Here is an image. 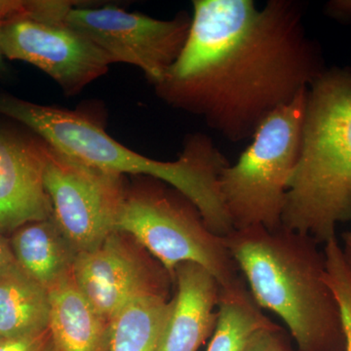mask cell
Masks as SVG:
<instances>
[{"label":"cell","mask_w":351,"mask_h":351,"mask_svg":"<svg viewBox=\"0 0 351 351\" xmlns=\"http://www.w3.org/2000/svg\"><path fill=\"white\" fill-rule=\"evenodd\" d=\"M49 293L19 265L0 278V336L18 338L45 331L49 325Z\"/></svg>","instance_id":"2e32d148"},{"label":"cell","mask_w":351,"mask_h":351,"mask_svg":"<svg viewBox=\"0 0 351 351\" xmlns=\"http://www.w3.org/2000/svg\"><path fill=\"white\" fill-rule=\"evenodd\" d=\"M0 351H55L49 329L18 338L2 339Z\"/></svg>","instance_id":"d6986e66"},{"label":"cell","mask_w":351,"mask_h":351,"mask_svg":"<svg viewBox=\"0 0 351 351\" xmlns=\"http://www.w3.org/2000/svg\"><path fill=\"white\" fill-rule=\"evenodd\" d=\"M0 114L24 124L51 147L97 169L166 182L197 207L215 234L226 237L233 232L219 186V176L230 163L208 136L189 137L177 160L159 161L127 149L82 112L0 94Z\"/></svg>","instance_id":"3957f363"},{"label":"cell","mask_w":351,"mask_h":351,"mask_svg":"<svg viewBox=\"0 0 351 351\" xmlns=\"http://www.w3.org/2000/svg\"><path fill=\"white\" fill-rule=\"evenodd\" d=\"M346 221H351V69L334 66L307 91L282 226L325 244Z\"/></svg>","instance_id":"277c9868"},{"label":"cell","mask_w":351,"mask_h":351,"mask_svg":"<svg viewBox=\"0 0 351 351\" xmlns=\"http://www.w3.org/2000/svg\"><path fill=\"white\" fill-rule=\"evenodd\" d=\"M64 23L98 46L112 64H133L156 85L181 54L191 17L182 12L172 20H157L117 6L76 5Z\"/></svg>","instance_id":"ba28073f"},{"label":"cell","mask_w":351,"mask_h":351,"mask_svg":"<svg viewBox=\"0 0 351 351\" xmlns=\"http://www.w3.org/2000/svg\"><path fill=\"white\" fill-rule=\"evenodd\" d=\"M226 247L261 308L284 321L298 351H346L338 300L326 281V256L313 237L281 226L233 230Z\"/></svg>","instance_id":"7a4b0ae2"},{"label":"cell","mask_w":351,"mask_h":351,"mask_svg":"<svg viewBox=\"0 0 351 351\" xmlns=\"http://www.w3.org/2000/svg\"><path fill=\"white\" fill-rule=\"evenodd\" d=\"M39 143L55 223L77 254L93 250L117 232L127 191L124 176L75 160L40 138Z\"/></svg>","instance_id":"52a82bcc"},{"label":"cell","mask_w":351,"mask_h":351,"mask_svg":"<svg viewBox=\"0 0 351 351\" xmlns=\"http://www.w3.org/2000/svg\"><path fill=\"white\" fill-rule=\"evenodd\" d=\"M174 285L163 351H197L216 328L221 286L211 272L195 263L176 267Z\"/></svg>","instance_id":"7c38bea8"},{"label":"cell","mask_w":351,"mask_h":351,"mask_svg":"<svg viewBox=\"0 0 351 351\" xmlns=\"http://www.w3.org/2000/svg\"><path fill=\"white\" fill-rule=\"evenodd\" d=\"M127 189L117 232L127 233L165 267L174 280L182 263H195L211 272L221 287L242 278L225 237L208 228L197 207L160 180L140 176Z\"/></svg>","instance_id":"5b68a950"},{"label":"cell","mask_w":351,"mask_h":351,"mask_svg":"<svg viewBox=\"0 0 351 351\" xmlns=\"http://www.w3.org/2000/svg\"><path fill=\"white\" fill-rule=\"evenodd\" d=\"M51 218L39 138H23L0 127V233L13 234L27 223Z\"/></svg>","instance_id":"8fae6325"},{"label":"cell","mask_w":351,"mask_h":351,"mask_svg":"<svg viewBox=\"0 0 351 351\" xmlns=\"http://www.w3.org/2000/svg\"><path fill=\"white\" fill-rule=\"evenodd\" d=\"M246 351H298L291 343L287 332L279 325L263 328L252 338Z\"/></svg>","instance_id":"ac0fdd59"},{"label":"cell","mask_w":351,"mask_h":351,"mask_svg":"<svg viewBox=\"0 0 351 351\" xmlns=\"http://www.w3.org/2000/svg\"><path fill=\"white\" fill-rule=\"evenodd\" d=\"M1 339H2V337H1V336H0V341H1Z\"/></svg>","instance_id":"603a6c76"},{"label":"cell","mask_w":351,"mask_h":351,"mask_svg":"<svg viewBox=\"0 0 351 351\" xmlns=\"http://www.w3.org/2000/svg\"><path fill=\"white\" fill-rule=\"evenodd\" d=\"M181 54L157 82L171 107L203 119L230 142L252 137L267 115L323 73L320 46L304 27V4L195 0Z\"/></svg>","instance_id":"6da1fadb"},{"label":"cell","mask_w":351,"mask_h":351,"mask_svg":"<svg viewBox=\"0 0 351 351\" xmlns=\"http://www.w3.org/2000/svg\"><path fill=\"white\" fill-rule=\"evenodd\" d=\"M73 277L108 322L131 300L175 286L165 267L133 237L121 232H112L93 250L78 253Z\"/></svg>","instance_id":"9c48e42d"},{"label":"cell","mask_w":351,"mask_h":351,"mask_svg":"<svg viewBox=\"0 0 351 351\" xmlns=\"http://www.w3.org/2000/svg\"><path fill=\"white\" fill-rule=\"evenodd\" d=\"M10 243L0 233V278L17 267Z\"/></svg>","instance_id":"ffe728a7"},{"label":"cell","mask_w":351,"mask_h":351,"mask_svg":"<svg viewBox=\"0 0 351 351\" xmlns=\"http://www.w3.org/2000/svg\"><path fill=\"white\" fill-rule=\"evenodd\" d=\"M48 293V329L55 351H108L110 322L82 294L73 274Z\"/></svg>","instance_id":"4fadbf2b"},{"label":"cell","mask_w":351,"mask_h":351,"mask_svg":"<svg viewBox=\"0 0 351 351\" xmlns=\"http://www.w3.org/2000/svg\"><path fill=\"white\" fill-rule=\"evenodd\" d=\"M341 239H343V245H341V255H343L346 269L351 279V230L343 233Z\"/></svg>","instance_id":"44dd1931"},{"label":"cell","mask_w":351,"mask_h":351,"mask_svg":"<svg viewBox=\"0 0 351 351\" xmlns=\"http://www.w3.org/2000/svg\"><path fill=\"white\" fill-rule=\"evenodd\" d=\"M4 58L34 64L73 96L108 73L112 59L64 23L20 18L0 23Z\"/></svg>","instance_id":"30bf717a"},{"label":"cell","mask_w":351,"mask_h":351,"mask_svg":"<svg viewBox=\"0 0 351 351\" xmlns=\"http://www.w3.org/2000/svg\"><path fill=\"white\" fill-rule=\"evenodd\" d=\"M307 91L267 115L237 162L219 176V193L233 230L282 226L289 181L301 151Z\"/></svg>","instance_id":"8992f818"},{"label":"cell","mask_w":351,"mask_h":351,"mask_svg":"<svg viewBox=\"0 0 351 351\" xmlns=\"http://www.w3.org/2000/svg\"><path fill=\"white\" fill-rule=\"evenodd\" d=\"M169 290L138 295L110 322L108 351H163L174 297Z\"/></svg>","instance_id":"9a60e30c"},{"label":"cell","mask_w":351,"mask_h":351,"mask_svg":"<svg viewBox=\"0 0 351 351\" xmlns=\"http://www.w3.org/2000/svg\"><path fill=\"white\" fill-rule=\"evenodd\" d=\"M272 324L242 277L230 287H221L218 321L206 351H246L256 332Z\"/></svg>","instance_id":"e0dca14e"},{"label":"cell","mask_w":351,"mask_h":351,"mask_svg":"<svg viewBox=\"0 0 351 351\" xmlns=\"http://www.w3.org/2000/svg\"><path fill=\"white\" fill-rule=\"evenodd\" d=\"M10 246L21 269L47 290L73 274L77 252L53 218L23 226Z\"/></svg>","instance_id":"5bb4252c"},{"label":"cell","mask_w":351,"mask_h":351,"mask_svg":"<svg viewBox=\"0 0 351 351\" xmlns=\"http://www.w3.org/2000/svg\"><path fill=\"white\" fill-rule=\"evenodd\" d=\"M3 59H4V56H3V55H2L1 49H0V69L3 68V66H4Z\"/></svg>","instance_id":"7402d4cb"}]
</instances>
